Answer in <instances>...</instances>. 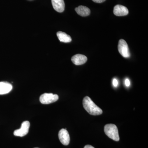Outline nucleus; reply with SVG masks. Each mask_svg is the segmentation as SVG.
<instances>
[{
    "label": "nucleus",
    "mask_w": 148,
    "mask_h": 148,
    "mask_svg": "<svg viewBox=\"0 0 148 148\" xmlns=\"http://www.w3.org/2000/svg\"><path fill=\"white\" fill-rule=\"evenodd\" d=\"M83 105L85 110L92 115H99L103 113L102 110L96 106L88 96L84 98Z\"/></svg>",
    "instance_id": "1"
},
{
    "label": "nucleus",
    "mask_w": 148,
    "mask_h": 148,
    "mask_svg": "<svg viewBox=\"0 0 148 148\" xmlns=\"http://www.w3.org/2000/svg\"><path fill=\"white\" fill-rule=\"evenodd\" d=\"M104 131L106 135L111 139L115 141L119 140L118 130L116 125L114 124L106 125L104 127Z\"/></svg>",
    "instance_id": "2"
},
{
    "label": "nucleus",
    "mask_w": 148,
    "mask_h": 148,
    "mask_svg": "<svg viewBox=\"0 0 148 148\" xmlns=\"http://www.w3.org/2000/svg\"><path fill=\"white\" fill-rule=\"evenodd\" d=\"M58 99V96L56 94L45 93L40 96V101L43 104H49L54 103Z\"/></svg>",
    "instance_id": "3"
},
{
    "label": "nucleus",
    "mask_w": 148,
    "mask_h": 148,
    "mask_svg": "<svg viewBox=\"0 0 148 148\" xmlns=\"http://www.w3.org/2000/svg\"><path fill=\"white\" fill-rule=\"evenodd\" d=\"M118 48L119 53L123 57L128 58L130 56V54L129 47H128L127 42L125 40L123 39L119 40Z\"/></svg>",
    "instance_id": "4"
},
{
    "label": "nucleus",
    "mask_w": 148,
    "mask_h": 148,
    "mask_svg": "<svg viewBox=\"0 0 148 148\" xmlns=\"http://www.w3.org/2000/svg\"><path fill=\"white\" fill-rule=\"evenodd\" d=\"M30 123L29 121L23 122L20 129L16 130L14 132V135L18 137H24L29 132Z\"/></svg>",
    "instance_id": "5"
},
{
    "label": "nucleus",
    "mask_w": 148,
    "mask_h": 148,
    "mask_svg": "<svg viewBox=\"0 0 148 148\" xmlns=\"http://www.w3.org/2000/svg\"><path fill=\"white\" fill-rule=\"evenodd\" d=\"M58 138L61 143L64 145H68L70 142L69 132L66 129H62L58 133Z\"/></svg>",
    "instance_id": "6"
},
{
    "label": "nucleus",
    "mask_w": 148,
    "mask_h": 148,
    "mask_svg": "<svg viewBox=\"0 0 148 148\" xmlns=\"http://www.w3.org/2000/svg\"><path fill=\"white\" fill-rule=\"evenodd\" d=\"M113 12L116 16H124L128 14L129 11L127 8L124 6L117 5L114 7Z\"/></svg>",
    "instance_id": "7"
},
{
    "label": "nucleus",
    "mask_w": 148,
    "mask_h": 148,
    "mask_svg": "<svg viewBox=\"0 0 148 148\" xmlns=\"http://www.w3.org/2000/svg\"><path fill=\"white\" fill-rule=\"evenodd\" d=\"M71 60L74 64L79 66L86 63L87 61V58L85 55L77 54L73 56L72 57Z\"/></svg>",
    "instance_id": "8"
},
{
    "label": "nucleus",
    "mask_w": 148,
    "mask_h": 148,
    "mask_svg": "<svg viewBox=\"0 0 148 148\" xmlns=\"http://www.w3.org/2000/svg\"><path fill=\"white\" fill-rule=\"evenodd\" d=\"M53 9L58 12H62L65 10V3L64 0H51Z\"/></svg>",
    "instance_id": "9"
},
{
    "label": "nucleus",
    "mask_w": 148,
    "mask_h": 148,
    "mask_svg": "<svg viewBox=\"0 0 148 148\" xmlns=\"http://www.w3.org/2000/svg\"><path fill=\"white\" fill-rule=\"evenodd\" d=\"M12 86L9 83L0 82V95L7 94L11 91Z\"/></svg>",
    "instance_id": "10"
},
{
    "label": "nucleus",
    "mask_w": 148,
    "mask_h": 148,
    "mask_svg": "<svg viewBox=\"0 0 148 148\" xmlns=\"http://www.w3.org/2000/svg\"><path fill=\"white\" fill-rule=\"evenodd\" d=\"M75 10L79 15L82 16H88L90 13V9L85 6L80 5L76 8Z\"/></svg>",
    "instance_id": "11"
},
{
    "label": "nucleus",
    "mask_w": 148,
    "mask_h": 148,
    "mask_svg": "<svg viewBox=\"0 0 148 148\" xmlns=\"http://www.w3.org/2000/svg\"><path fill=\"white\" fill-rule=\"evenodd\" d=\"M56 34L58 39L61 42L68 43L71 42L72 41L71 37L65 32H57Z\"/></svg>",
    "instance_id": "12"
},
{
    "label": "nucleus",
    "mask_w": 148,
    "mask_h": 148,
    "mask_svg": "<svg viewBox=\"0 0 148 148\" xmlns=\"http://www.w3.org/2000/svg\"><path fill=\"white\" fill-rule=\"evenodd\" d=\"M113 85L114 87H117L118 85V81L116 79H114L113 80Z\"/></svg>",
    "instance_id": "13"
},
{
    "label": "nucleus",
    "mask_w": 148,
    "mask_h": 148,
    "mask_svg": "<svg viewBox=\"0 0 148 148\" xmlns=\"http://www.w3.org/2000/svg\"><path fill=\"white\" fill-rule=\"evenodd\" d=\"M125 86H126L127 87L129 86L130 84V83L129 79H126L125 81Z\"/></svg>",
    "instance_id": "14"
},
{
    "label": "nucleus",
    "mask_w": 148,
    "mask_h": 148,
    "mask_svg": "<svg viewBox=\"0 0 148 148\" xmlns=\"http://www.w3.org/2000/svg\"><path fill=\"white\" fill-rule=\"evenodd\" d=\"M94 2L96 3H102L105 2L106 0H92Z\"/></svg>",
    "instance_id": "15"
},
{
    "label": "nucleus",
    "mask_w": 148,
    "mask_h": 148,
    "mask_svg": "<svg viewBox=\"0 0 148 148\" xmlns=\"http://www.w3.org/2000/svg\"><path fill=\"white\" fill-rule=\"evenodd\" d=\"M84 148H95L92 146L90 145H87L85 146Z\"/></svg>",
    "instance_id": "16"
},
{
    "label": "nucleus",
    "mask_w": 148,
    "mask_h": 148,
    "mask_svg": "<svg viewBox=\"0 0 148 148\" xmlns=\"http://www.w3.org/2000/svg\"></svg>",
    "instance_id": "17"
}]
</instances>
